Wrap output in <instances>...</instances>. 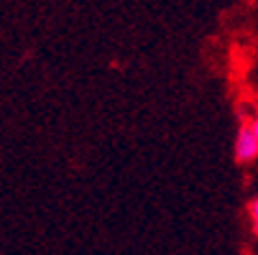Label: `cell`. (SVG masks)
<instances>
[{
    "label": "cell",
    "instance_id": "cell-2",
    "mask_svg": "<svg viewBox=\"0 0 258 255\" xmlns=\"http://www.w3.org/2000/svg\"><path fill=\"white\" fill-rule=\"evenodd\" d=\"M250 214H253V222H255V230H258V199L253 202V207H250Z\"/></svg>",
    "mask_w": 258,
    "mask_h": 255
},
{
    "label": "cell",
    "instance_id": "cell-1",
    "mask_svg": "<svg viewBox=\"0 0 258 255\" xmlns=\"http://www.w3.org/2000/svg\"><path fill=\"white\" fill-rule=\"evenodd\" d=\"M235 158L240 163H248V161H255L258 158V135H255L253 125H243L238 130V138H235Z\"/></svg>",
    "mask_w": 258,
    "mask_h": 255
},
{
    "label": "cell",
    "instance_id": "cell-3",
    "mask_svg": "<svg viewBox=\"0 0 258 255\" xmlns=\"http://www.w3.org/2000/svg\"><path fill=\"white\" fill-rule=\"evenodd\" d=\"M250 125H253V130H255V135H258V118H255V120H253Z\"/></svg>",
    "mask_w": 258,
    "mask_h": 255
}]
</instances>
